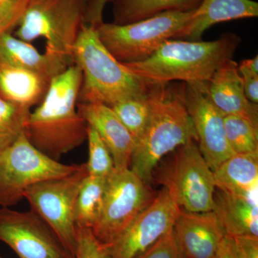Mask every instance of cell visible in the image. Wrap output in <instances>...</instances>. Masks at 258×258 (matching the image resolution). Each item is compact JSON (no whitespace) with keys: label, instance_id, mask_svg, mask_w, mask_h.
<instances>
[{"label":"cell","instance_id":"cell-1","mask_svg":"<svg viewBox=\"0 0 258 258\" xmlns=\"http://www.w3.org/2000/svg\"><path fill=\"white\" fill-rule=\"evenodd\" d=\"M82 74L72 64L51 81L41 103L29 114L25 134L45 155L59 161L87 140L88 125L77 110Z\"/></svg>","mask_w":258,"mask_h":258},{"label":"cell","instance_id":"cell-2","mask_svg":"<svg viewBox=\"0 0 258 258\" xmlns=\"http://www.w3.org/2000/svg\"><path fill=\"white\" fill-rule=\"evenodd\" d=\"M151 112L143 135L136 144L130 169L150 183L158 163L197 134L185 103L186 83H147Z\"/></svg>","mask_w":258,"mask_h":258},{"label":"cell","instance_id":"cell-3","mask_svg":"<svg viewBox=\"0 0 258 258\" xmlns=\"http://www.w3.org/2000/svg\"><path fill=\"white\" fill-rule=\"evenodd\" d=\"M240 37L226 33L213 41L168 40L142 62L123 63L147 83H207L231 60Z\"/></svg>","mask_w":258,"mask_h":258},{"label":"cell","instance_id":"cell-4","mask_svg":"<svg viewBox=\"0 0 258 258\" xmlns=\"http://www.w3.org/2000/svg\"><path fill=\"white\" fill-rule=\"evenodd\" d=\"M74 59L82 74L78 103L111 107L147 93V83L110 53L92 25H83L75 45Z\"/></svg>","mask_w":258,"mask_h":258},{"label":"cell","instance_id":"cell-5","mask_svg":"<svg viewBox=\"0 0 258 258\" xmlns=\"http://www.w3.org/2000/svg\"><path fill=\"white\" fill-rule=\"evenodd\" d=\"M88 0H30L19 22L15 36L32 42L45 40V53L74 64V51L86 23Z\"/></svg>","mask_w":258,"mask_h":258},{"label":"cell","instance_id":"cell-6","mask_svg":"<svg viewBox=\"0 0 258 258\" xmlns=\"http://www.w3.org/2000/svg\"><path fill=\"white\" fill-rule=\"evenodd\" d=\"M193 12L166 11L125 25L103 22L96 31L102 43L117 60L122 63L142 62L166 40L176 38Z\"/></svg>","mask_w":258,"mask_h":258},{"label":"cell","instance_id":"cell-7","mask_svg":"<svg viewBox=\"0 0 258 258\" xmlns=\"http://www.w3.org/2000/svg\"><path fill=\"white\" fill-rule=\"evenodd\" d=\"M80 164H64L45 155L28 140L25 132L0 151V208H11L25 198L30 186L66 176Z\"/></svg>","mask_w":258,"mask_h":258},{"label":"cell","instance_id":"cell-8","mask_svg":"<svg viewBox=\"0 0 258 258\" xmlns=\"http://www.w3.org/2000/svg\"><path fill=\"white\" fill-rule=\"evenodd\" d=\"M149 184L130 168L115 169L106 178L99 216L93 235L108 245L152 203L155 198Z\"/></svg>","mask_w":258,"mask_h":258},{"label":"cell","instance_id":"cell-9","mask_svg":"<svg viewBox=\"0 0 258 258\" xmlns=\"http://www.w3.org/2000/svg\"><path fill=\"white\" fill-rule=\"evenodd\" d=\"M88 175L86 164L77 170L30 186L25 198L30 210L41 217L75 257L76 244V206L83 180Z\"/></svg>","mask_w":258,"mask_h":258},{"label":"cell","instance_id":"cell-10","mask_svg":"<svg viewBox=\"0 0 258 258\" xmlns=\"http://www.w3.org/2000/svg\"><path fill=\"white\" fill-rule=\"evenodd\" d=\"M161 179L181 210L206 212L215 209L217 187L213 171L196 141L178 148L174 161Z\"/></svg>","mask_w":258,"mask_h":258},{"label":"cell","instance_id":"cell-11","mask_svg":"<svg viewBox=\"0 0 258 258\" xmlns=\"http://www.w3.org/2000/svg\"><path fill=\"white\" fill-rule=\"evenodd\" d=\"M180 208L164 186L152 202L115 239L106 245L112 258H142L172 230Z\"/></svg>","mask_w":258,"mask_h":258},{"label":"cell","instance_id":"cell-12","mask_svg":"<svg viewBox=\"0 0 258 258\" xmlns=\"http://www.w3.org/2000/svg\"><path fill=\"white\" fill-rule=\"evenodd\" d=\"M0 241L19 258H75L46 222L31 210L0 208Z\"/></svg>","mask_w":258,"mask_h":258},{"label":"cell","instance_id":"cell-13","mask_svg":"<svg viewBox=\"0 0 258 258\" xmlns=\"http://www.w3.org/2000/svg\"><path fill=\"white\" fill-rule=\"evenodd\" d=\"M185 103L195 127L199 149L214 171L235 154L226 138L225 115L209 97L207 83H186Z\"/></svg>","mask_w":258,"mask_h":258},{"label":"cell","instance_id":"cell-14","mask_svg":"<svg viewBox=\"0 0 258 258\" xmlns=\"http://www.w3.org/2000/svg\"><path fill=\"white\" fill-rule=\"evenodd\" d=\"M179 258H216L226 232L214 211L180 209L173 227Z\"/></svg>","mask_w":258,"mask_h":258},{"label":"cell","instance_id":"cell-15","mask_svg":"<svg viewBox=\"0 0 258 258\" xmlns=\"http://www.w3.org/2000/svg\"><path fill=\"white\" fill-rule=\"evenodd\" d=\"M78 112L94 129L111 153L115 169L130 168L136 140L111 107L102 103H78Z\"/></svg>","mask_w":258,"mask_h":258},{"label":"cell","instance_id":"cell-16","mask_svg":"<svg viewBox=\"0 0 258 258\" xmlns=\"http://www.w3.org/2000/svg\"><path fill=\"white\" fill-rule=\"evenodd\" d=\"M211 101L225 115L242 117L258 126V106L247 99L238 71V64L231 59L222 64L207 83Z\"/></svg>","mask_w":258,"mask_h":258},{"label":"cell","instance_id":"cell-17","mask_svg":"<svg viewBox=\"0 0 258 258\" xmlns=\"http://www.w3.org/2000/svg\"><path fill=\"white\" fill-rule=\"evenodd\" d=\"M257 16L258 3L252 0H203L176 38L199 41L215 24Z\"/></svg>","mask_w":258,"mask_h":258},{"label":"cell","instance_id":"cell-18","mask_svg":"<svg viewBox=\"0 0 258 258\" xmlns=\"http://www.w3.org/2000/svg\"><path fill=\"white\" fill-rule=\"evenodd\" d=\"M217 189L257 203L258 154H235L213 171Z\"/></svg>","mask_w":258,"mask_h":258},{"label":"cell","instance_id":"cell-19","mask_svg":"<svg viewBox=\"0 0 258 258\" xmlns=\"http://www.w3.org/2000/svg\"><path fill=\"white\" fill-rule=\"evenodd\" d=\"M52 79L0 62V98L31 109L41 103Z\"/></svg>","mask_w":258,"mask_h":258},{"label":"cell","instance_id":"cell-20","mask_svg":"<svg viewBox=\"0 0 258 258\" xmlns=\"http://www.w3.org/2000/svg\"><path fill=\"white\" fill-rule=\"evenodd\" d=\"M0 62L28 70L52 79L69 66L62 61L39 52L31 42L24 41L6 32L0 36Z\"/></svg>","mask_w":258,"mask_h":258},{"label":"cell","instance_id":"cell-21","mask_svg":"<svg viewBox=\"0 0 258 258\" xmlns=\"http://www.w3.org/2000/svg\"><path fill=\"white\" fill-rule=\"evenodd\" d=\"M213 211L226 235L258 237L257 203L216 189Z\"/></svg>","mask_w":258,"mask_h":258},{"label":"cell","instance_id":"cell-22","mask_svg":"<svg viewBox=\"0 0 258 258\" xmlns=\"http://www.w3.org/2000/svg\"><path fill=\"white\" fill-rule=\"evenodd\" d=\"M203 0H113V23L125 25L166 11H193Z\"/></svg>","mask_w":258,"mask_h":258},{"label":"cell","instance_id":"cell-23","mask_svg":"<svg viewBox=\"0 0 258 258\" xmlns=\"http://www.w3.org/2000/svg\"><path fill=\"white\" fill-rule=\"evenodd\" d=\"M107 177L88 175L83 180L76 206V226L92 228L99 216Z\"/></svg>","mask_w":258,"mask_h":258},{"label":"cell","instance_id":"cell-24","mask_svg":"<svg viewBox=\"0 0 258 258\" xmlns=\"http://www.w3.org/2000/svg\"><path fill=\"white\" fill-rule=\"evenodd\" d=\"M111 108L137 142L143 135L150 117L147 91L142 96L122 100Z\"/></svg>","mask_w":258,"mask_h":258},{"label":"cell","instance_id":"cell-25","mask_svg":"<svg viewBox=\"0 0 258 258\" xmlns=\"http://www.w3.org/2000/svg\"><path fill=\"white\" fill-rule=\"evenodd\" d=\"M226 138L234 154H258V126L237 115L224 118Z\"/></svg>","mask_w":258,"mask_h":258},{"label":"cell","instance_id":"cell-26","mask_svg":"<svg viewBox=\"0 0 258 258\" xmlns=\"http://www.w3.org/2000/svg\"><path fill=\"white\" fill-rule=\"evenodd\" d=\"M30 111L0 98V151L25 132Z\"/></svg>","mask_w":258,"mask_h":258},{"label":"cell","instance_id":"cell-27","mask_svg":"<svg viewBox=\"0 0 258 258\" xmlns=\"http://www.w3.org/2000/svg\"><path fill=\"white\" fill-rule=\"evenodd\" d=\"M88 159L86 163L90 176L108 177L114 171L113 158L96 131L88 125Z\"/></svg>","mask_w":258,"mask_h":258},{"label":"cell","instance_id":"cell-28","mask_svg":"<svg viewBox=\"0 0 258 258\" xmlns=\"http://www.w3.org/2000/svg\"><path fill=\"white\" fill-rule=\"evenodd\" d=\"M75 258H112L106 246L101 243L91 228L76 227Z\"/></svg>","mask_w":258,"mask_h":258},{"label":"cell","instance_id":"cell-29","mask_svg":"<svg viewBox=\"0 0 258 258\" xmlns=\"http://www.w3.org/2000/svg\"><path fill=\"white\" fill-rule=\"evenodd\" d=\"M30 0H0V20L14 30Z\"/></svg>","mask_w":258,"mask_h":258},{"label":"cell","instance_id":"cell-30","mask_svg":"<svg viewBox=\"0 0 258 258\" xmlns=\"http://www.w3.org/2000/svg\"><path fill=\"white\" fill-rule=\"evenodd\" d=\"M142 258H179L173 229Z\"/></svg>","mask_w":258,"mask_h":258},{"label":"cell","instance_id":"cell-31","mask_svg":"<svg viewBox=\"0 0 258 258\" xmlns=\"http://www.w3.org/2000/svg\"><path fill=\"white\" fill-rule=\"evenodd\" d=\"M238 71L242 78L244 94L249 101L257 104L258 73L249 69L242 62L238 64Z\"/></svg>","mask_w":258,"mask_h":258},{"label":"cell","instance_id":"cell-32","mask_svg":"<svg viewBox=\"0 0 258 258\" xmlns=\"http://www.w3.org/2000/svg\"><path fill=\"white\" fill-rule=\"evenodd\" d=\"M231 237L237 257L258 258V237L248 236Z\"/></svg>","mask_w":258,"mask_h":258},{"label":"cell","instance_id":"cell-33","mask_svg":"<svg viewBox=\"0 0 258 258\" xmlns=\"http://www.w3.org/2000/svg\"><path fill=\"white\" fill-rule=\"evenodd\" d=\"M113 0H88L86 23L97 28L103 23V10Z\"/></svg>","mask_w":258,"mask_h":258},{"label":"cell","instance_id":"cell-34","mask_svg":"<svg viewBox=\"0 0 258 258\" xmlns=\"http://www.w3.org/2000/svg\"><path fill=\"white\" fill-rule=\"evenodd\" d=\"M216 258H238L230 236L226 235L224 237Z\"/></svg>","mask_w":258,"mask_h":258},{"label":"cell","instance_id":"cell-35","mask_svg":"<svg viewBox=\"0 0 258 258\" xmlns=\"http://www.w3.org/2000/svg\"><path fill=\"white\" fill-rule=\"evenodd\" d=\"M13 30L8 24L5 23L4 21L0 20V36L3 35V33L6 32H13Z\"/></svg>","mask_w":258,"mask_h":258},{"label":"cell","instance_id":"cell-36","mask_svg":"<svg viewBox=\"0 0 258 258\" xmlns=\"http://www.w3.org/2000/svg\"><path fill=\"white\" fill-rule=\"evenodd\" d=\"M0 258H2L1 257H0Z\"/></svg>","mask_w":258,"mask_h":258}]
</instances>
